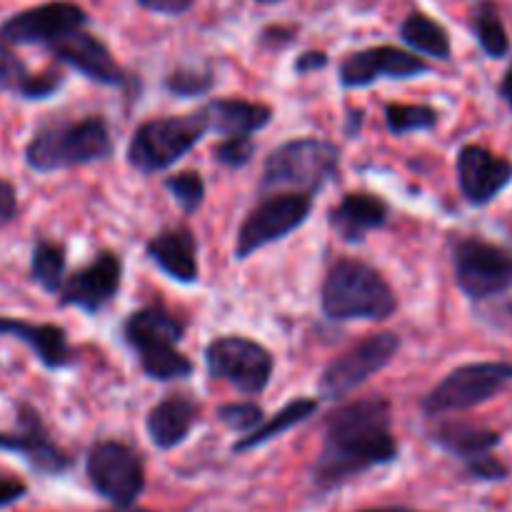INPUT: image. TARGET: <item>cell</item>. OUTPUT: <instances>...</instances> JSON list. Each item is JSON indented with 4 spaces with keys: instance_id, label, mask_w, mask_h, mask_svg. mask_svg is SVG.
<instances>
[{
    "instance_id": "f546056e",
    "label": "cell",
    "mask_w": 512,
    "mask_h": 512,
    "mask_svg": "<svg viewBox=\"0 0 512 512\" xmlns=\"http://www.w3.org/2000/svg\"><path fill=\"white\" fill-rule=\"evenodd\" d=\"M165 188L170 190V195L175 198V203L183 208V213H195V210L203 205L205 198V180L200 173L193 170H185V173L170 175L165 178Z\"/></svg>"
},
{
    "instance_id": "74e56055",
    "label": "cell",
    "mask_w": 512,
    "mask_h": 512,
    "mask_svg": "<svg viewBox=\"0 0 512 512\" xmlns=\"http://www.w3.org/2000/svg\"><path fill=\"white\" fill-rule=\"evenodd\" d=\"M28 495V485L18 478H0V510L20 503Z\"/></svg>"
},
{
    "instance_id": "7a4b0ae2",
    "label": "cell",
    "mask_w": 512,
    "mask_h": 512,
    "mask_svg": "<svg viewBox=\"0 0 512 512\" xmlns=\"http://www.w3.org/2000/svg\"><path fill=\"white\" fill-rule=\"evenodd\" d=\"M323 313L330 320H388L398 310L393 288L373 265L343 258L328 270L323 283Z\"/></svg>"
},
{
    "instance_id": "4dcf8cb0",
    "label": "cell",
    "mask_w": 512,
    "mask_h": 512,
    "mask_svg": "<svg viewBox=\"0 0 512 512\" xmlns=\"http://www.w3.org/2000/svg\"><path fill=\"white\" fill-rule=\"evenodd\" d=\"M33 78L23 60L13 53L8 43L0 40V93H15L23 95L25 85Z\"/></svg>"
},
{
    "instance_id": "ba28073f",
    "label": "cell",
    "mask_w": 512,
    "mask_h": 512,
    "mask_svg": "<svg viewBox=\"0 0 512 512\" xmlns=\"http://www.w3.org/2000/svg\"><path fill=\"white\" fill-rule=\"evenodd\" d=\"M512 383V363H468L455 368L443 383L430 390L423 400L428 415H448L478 408Z\"/></svg>"
},
{
    "instance_id": "cb8c5ba5",
    "label": "cell",
    "mask_w": 512,
    "mask_h": 512,
    "mask_svg": "<svg viewBox=\"0 0 512 512\" xmlns=\"http://www.w3.org/2000/svg\"><path fill=\"white\" fill-rule=\"evenodd\" d=\"M435 443H438L445 453L470 463V460L490 455V450L500 443V435L495 433V430L478 428V425L448 423L440 430H435Z\"/></svg>"
},
{
    "instance_id": "7402d4cb",
    "label": "cell",
    "mask_w": 512,
    "mask_h": 512,
    "mask_svg": "<svg viewBox=\"0 0 512 512\" xmlns=\"http://www.w3.org/2000/svg\"><path fill=\"white\" fill-rule=\"evenodd\" d=\"M198 413V403L188 395H168L165 400H160L148 413V420H145L155 448L173 450L175 445L183 443L190 430H193Z\"/></svg>"
},
{
    "instance_id": "277c9868",
    "label": "cell",
    "mask_w": 512,
    "mask_h": 512,
    "mask_svg": "<svg viewBox=\"0 0 512 512\" xmlns=\"http://www.w3.org/2000/svg\"><path fill=\"white\" fill-rule=\"evenodd\" d=\"M123 335L138 353L140 368L153 380H180L193 373V363L178 350L185 335V325L178 315L155 303L140 308L125 320Z\"/></svg>"
},
{
    "instance_id": "30bf717a",
    "label": "cell",
    "mask_w": 512,
    "mask_h": 512,
    "mask_svg": "<svg viewBox=\"0 0 512 512\" xmlns=\"http://www.w3.org/2000/svg\"><path fill=\"white\" fill-rule=\"evenodd\" d=\"M458 288L473 300H488L512 290V253L480 238H463L453 248Z\"/></svg>"
},
{
    "instance_id": "f1b7e54d",
    "label": "cell",
    "mask_w": 512,
    "mask_h": 512,
    "mask_svg": "<svg viewBox=\"0 0 512 512\" xmlns=\"http://www.w3.org/2000/svg\"><path fill=\"white\" fill-rule=\"evenodd\" d=\"M385 123L393 135L418 133V130H433L438 125V113L430 105H403L393 103L385 108Z\"/></svg>"
},
{
    "instance_id": "d590c367",
    "label": "cell",
    "mask_w": 512,
    "mask_h": 512,
    "mask_svg": "<svg viewBox=\"0 0 512 512\" xmlns=\"http://www.w3.org/2000/svg\"><path fill=\"white\" fill-rule=\"evenodd\" d=\"M468 473L475 480H505L508 478V468H505L500 460L483 455V458H475L468 463Z\"/></svg>"
},
{
    "instance_id": "2e32d148",
    "label": "cell",
    "mask_w": 512,
    "mask_h": 512,
    "mask_svg": "<svg viewBox=\"0 0 512 512\" xmlns=\"http://www.w3.org/2000/svg\"><path fill=\"white\" fill-rule=\"evenodd\" d=\"M123 283V260L115 253H100L88 268L65 280L60 290V305H73L83 313H100L118 295Z\"/></svg>"
},
{
    "instance_id": "f35d334b",
    "label": "cell",
    "mask_w": 512,
    "mask_h": 512,
    "mask_svg": "<svg viewBox=\"0 0 512 512\" xmlns=\"http://www.w3.org/2000/svg\"><path fill=\"white\" fill-rule=\"evenodd\" d=\"M138 3L160 15H180L188 13L195 0H138Z\"/></svg>"
},
{
    "instance_id": "d6a6232c",
    "label": "cell",
    "mask_w": 512,
    "mask_h": 512,
    "mask_svg": "<svg viewBox=\"0 0 512 512\" xmlns=\"http://www.w3.org/2000/svg\"><path fill=\"white\" fill-rule=\"evenodd\" d=\"M218 418L223 420L228 428L240 430V433H253L263 425V410L260 405L255 403H233V405H223L218 410Z\"/></svg>"
},
{
    "instance_id": "83f0119b",
    "label": "cell",
    "mask_w": 512,
    "mask_h": 512,
    "mask_svg": "<svg viewBox=\"0 0 512 512\" xmlns=\"http://www.w3.org/2000/svg\"><path fill=\"white\" fill-rule=\"evenodd\" d=\"M473 30L480 48L485 50V55H490V58H505V55H508V30H505L503 18H500L498 8H495L493 3L485 0V3L478 5V10H475L473 15Z\"/></svg>"
},
{
    "instance_id": "836d02e7",
    "label": "cell",
    "mask_w": 512,
    "mask_h": 512,
    "mask_svg": "<svg viewBox=\"0 0 512 512\" xmlns=\"http://www.w3.org/2000/svg\"><path fill=\"white\" fill-rule=\"evenodd\" d=\"M253 153L255 143L248 135H233V138H225L215 148V163L225 165V168H243V165L250 163Z\"/></svg>"
},
{
    "instance_id": "6da1fadb",
    "label": "cell",
    "mask_w": 512,
    "mask_h": 512,
    "mask_svg": "<svg viewBox=\"0 0 512 512\" xmlns=\"http://www.w3.org/2000/svg\"><path fill=\"white\" fill-rule=\"evenodd\" d=\"M393 405L385 398L348 403L328 415L325 443L315 458L310 478L318 493H330L355 475L390 465L398 458V443L390 433Z\"/></svg>"
},
{
    "instance_id": "ffe728a7",
    "label": "cell",
    "mask_w": 512,
    "mask_h": 512,
    "mask_svg": "<svg viewBox=\"0 0 512 512\" xmlns=\"http://www.w3.org/2000/svg\"><path fill=\"white\" fill-rule=\"evenodd\" d=\"M388 220V203L373 193H348L330 210V228L345 243H360L370 230L383 228Z\"/></svg>"
},
{
    "instance_id": "b9f144b4",
    "label": "cell",
    "mask_w": 512,
    "mask_h": 512,
    "mask_svg": "<svg viewBox=\"0 0 512 512\" xmlns=\"http://www.w3.org/2000/svg\"><path fill=\"white\" fill-rule=\"evenodd\" d=\"M358 512H415V510L400 508V505H393V508H368V510H358Z\"/></svg>"
},
{
    "instance_id": "ac0fdd59",
    "label": "cell",
    "mask_w": 512,
    "mask_h": 512,
    "mask_svg": "<svg viewBox=\"0 0 512 512\" xmlns=\"http://www.w3.org/2000/svg\"><path fill=\"white\" fill-rule=\"evenodd\" d=\"M50 53L60 60V63L70 65L73 70H78L85 78L95 80L100 85H123L125 75L120 70V65L115 63V58L110 55V50L105 48L103 40H98L95 35H90L88 30L80 28L68 33L65 38H60L58 43L50 45Z\"/></svg>"
},
{
    "instance_id": "4316f807",
    "label": "cell",
    "mask_w": 512,
    "mask_h": 512,
    "mask_svg": "<svg viewBox=\"0 0 512 512\" xmlns=\"http://www.w3.org/2000/svg\"><path fill=\"white\" fill-rule=\"evenodd\" d=\"M65 250L63 245L50 240H35L30 253V278L45 290V293H60L65 285Z\"/></svg>"
},
{
    "instance_id": "e575fe53",
    "label": "cell",
    "mask_w": 512,
    "mask_h": 512,
    "mask_svg": "<svg viewBox=\"0 0 512 512\" xmlns=\"http://www.w3.org/2000/svg\"><path fill=\"white\" fill-rule=\"evenodd\" d=\"M63 85V75L55 73V70H48V73H38L28 80L23 95L20 98L25 100H45L53 93H58V88Z\"/></svg>"
},
{
    "instance_id": "ab89813d",
    "label": "cell",
    "mask_w": 512,
    "mask_h": 512,
    "mask_svg": "<svg viewBox=\"0 0 512 512\" xmlns=\"http://www.w3.org/2000/svg\"><path fill=\"white\" fill-rule=\"evenodd\" d=\"M325 65H328V55L318 53V50H308V53H303L298 58L295 70H298L300 75H305V73H313V70L325 68Z\"/></svg>"
},
{
    "instance_id": "5bb4252c",
    "label": "cell",
    "mask_w": 512,
    "mask_h": 512,
    "mask_svg": "<svg viewBox=\"0 0 512 512\" xmlns=\"http://www.w3.org/2000/svg\"><path fill=\"white\" fill-rule=\"evenodd\" d=\"M0 453L23 455L38 475H60L73 465L70 455L50 440L43 420L28 403L18 408V428L13 433H0Z\"/></svg>"
},
{
    "instance_id": "8fae6325",
    "label": "cell",
    "mask_w": 512,
    "mask_h": 512,
    "mask_svg": "<svg viewBox=\"0 0 512 512\" xmlns=\"http://www.w3.org/2000/svg\"><path fill=\"white\" fill-rule=\"evenodd\" d=\"M313 210V198L300 193H278L255 205L243 220L235 243V258L245 260L265 245L278 243L298 230Z\"/></svg>"
},
{
    "instance_id": "9c48e42d",
    "label": "cell",
    "mask_w": 512,
    "mask_h": 512,
    "mask_svg": "<svg viewBox=\"0 0 512 512\" xmlns=\"http://www.w3.org/2000/svg\"><path fill=\"white\" fill-rule=\"evenodd\" d=\"M273 365V355L243 335L215 338L205 350V368L210 378L233 385L245 395L263 393L273 375Z\"/></svg>"
},
{
    "instance_id": "7c38bea8",
    "label": "cell",
    "mask_w": 512,
    "mask_h": 512,
    "mask_svg": "<svg viewBox=\"0 0 512 512\" xmlns=\"http://www.w3.org/2000/svg\"><path fill=\"white\" fill-rule=\"evenodd\" d=\"M400 350V338L395 333H375L360 340L358 345L335 358L320 378V393L328 400H340L368 383L375 373L385 368Z\"/></svg>"
},
{
    "instance_id": "d6986e66",
    "label": "cell",
    "mask_w": 512,
    "mask_h": 512,
    "mask_svg": "<svg viewBox=\"0 0 512 512\" xmlns=\"http://www.w3.org/2000/svg\"><path fill=\"white\" fill-rule=\"evenodd\" d=\"M0 335L15 338L28 345L40 360V365L48 370H60L73 365L75 353L68 345V335L63 328L50 323H28L20 318H0Z\"/></svg>"
},
{
    "instance_id": "52a82bcc",
    "label": "cell",
    "mask_w": 512,
    "mask_h": 512,
    "mask_svg": "<svg viewBox=\"0 0 512 512\" xmlns=\"http://www.w3.org/2000/svg\"><path fill=\"white\" fill-rule=\"evenodd\" d=\"M85 473L95 493L115 508H133L145 490L143 458L120 440H98L88 450Z\"/></svg>"
},
{
    "instance_id": "60d3db41",
    "label": "cell",
    "mask_w": 512,
    "mask_h": 512,
    "mask_svg": "<svg viewBox=\"0 0 512 512\" xmlns=\"http://www.w3.org/2000/svg\"><path fill=\"white\" fill-rule=\"evenodd\" d=\"M500 95H503L505 103H508L512 108V63H510L508 73L503 75V83H500Z\"/></svg>"
},
{
    "instance_id": "9a60e30c",
    "label": "cell",
    "mask_w": 512,
    "mask_h": 512,
    "mask_svg": "<svg viewBox=\"0 0 512 512\" xmlns=\"http://www.w3.org/2000/svg\"><path fill=\"white\" fill-rule=\"evenodd\" d=\"M428 70V63L418 55L393 48V45H380V48L360 50L345 58L340 65V83L343 88H365L375 80H405L428 73Z\"/></svg>"
},
{
    "instance_id": "e0dca14e",
    "label": "cell",
    "mask_w": 512,
    "mask_h": 512,
    "mask_svg": "<svg viewBox=\"0 0 512 512\" xmlns=\"http://www.w3.org/2000/svg\"><path fill=\"white\" fill-rule=\"evenodd\" d=\"M458 183L468 203L488 205L512 183V160L483 145H465L458 153Z\"/></svg>"
},
{
    "instance_id": "44dd1931",
    "label": "cell",
    "mask_w": 512,
    "mask_h": 512,
    "mask_svg": "<svg viewBox=\"0 0 512 512\" xmlns=\"http://www.w3.org/2000/svg\"><path fill=\"white\" fill-rule=\"evenodd\" d=\"M148 255L175 283L190 285L198 280V248L188 228H168L148 243Z\"/></svg>"
},
{
    "instance_id": "1f68e13d",
    "label": "cell",
    "mask_w": 512,
    "mask_h": 512,
    "mask_svg": "<svg viewBox=\"0 0 512 512\" xmlns=\"http://www.w3.org/2000/svg\"><path fill=\"white\" fill-rule=\"evenodd\" d=\"M165 88L178 98H198L213 88V73H208V70H175L165 80Z\"/></svg>"
},
{
    "instance_id": "ee69618b",
    "label": "cell",
    "mask_w": 512,
    "mask_h": 512,
    "mask_svg": "<svg viewBox=\"0 0 512 512\" xmlns=\"http://www.w3.org/2000/svg\"><path fill=\"white\" fill-rule=\"evenodd\" d=\"M258 3H278V0H258Z\"/></svg>"
},
{
    "instance_id": "8992f818",
    "label": "cell",
    "mask_w": 512,
    "mask_h": 512,
    "mask_svg": "<svg viewBox=\"0 0 512 512\" xmlns=\"http://www.w3.org/2000/svg\"><path fill=\"white\" fill-rule=\"evenodd\" d=\"M205 133H210L205 108L198 113L145 120L130 138L128 160L140 173H160L185 158L205 138Z\"/></svg>"
},
{
    "instance_id": "5b68a950",
    "label": "cell",
    "mask_w": 512,
    "mask_h": 512,
    "mask_svg": "<svg viewBox=\"0 0 512 512\" xmlns=\"http://www.w3.org/2000/svg\"><path fill=\"white\" fill-rule=\"evenodd\" d=\"M340 168V150L330 140L295 138L278 145L268 155L263 168L260 190H298L300 195L313 198L335 178Z\"/></svg>"
},
{
    "instance_id": "8d00e7d4",
    "label": "cell",
    "mask_w": 512,
    "mask_h": 512,
    "mask_svg": "<svg viewBox=\"0 0 512 512\" xmlns=\"http://www.w3.org/2000/svg\"><path fill=\"white\" fill-rule=\"evenodd\" d=\"M15 215H18V193H15V185L10 180L0 178V230L8 223H13Z\"/></svg>"
},
{
    "instance_id": "4fadbf2b",
    "label": "cell",
    "mask_w": 512,
    "mask_h": 512,
    "mask_svg": "<svg viewBox=\"0 0 512 512\" xmlns=\"http://www.w3.org/2000/svg\"><path fill=\"white\" fill-rule=\"evenodd\" d=\"M88 23V13L70 0H50L35 8L20 10L0 25V40L8 45H45L50 48L73 30Z\"/></svg>"
},
{
    "instance_id": "d4e9b609",
    "label": "cell",
    "mask_w": 512,
    "mask_h": 512,
    "mask_svg": "<svg viewBox=\"0 0 512 512\" xmlns=\"http://www.w3.org/2000/svg\"><path fill=\"white\" fill-rule=\"evenodd\" d=\"M400 38L410 45L418 53L430 55V58L448 60L453 48H450V35L448 30L440 23H435L433 18H428L425 13H410L408 18L400 25Z\"/></svg>"
},
{
    "instance_id": "484cf974",
    "label": "cell",
    "mask_w": 512,
    "mask_h": 512,
    "mask_svg": "<svg viewBox=\"0 0 512 512\" xmlns=\"http://www.w3.org/2000/svg\"><path fill=\"white\" fill-rule=\"evenodd\" d=\"M315 410H318V403H315V400H305V398L293 400V403L285 405L280 413H275L268 423H263L258 430H253V433H248L245 438H240L233 450L235 453H248V450L258 448V445L268 443V440L278 438V435L288 433V430L295 428V425L313 418Z\"/></svg>"
},
{
    "instance_id": "603a6c76",
    "label": "cell",
    "mask_w": 512,
    "mask_h": 512,
    "mask_svg": "<svg viewBox=\"0 0 512 512\" xmlns=\"http://www.w3.org/2000/svg\"><path fill=\"white\" fill-rule=\"evenodd\" d=\"M210 130L233 138V135H253L263 130L273 118V110L263 103H250L243 98H220L205 105Z\"/></svg>"
},
{
    "instance_id": "3957f363",
    "label": "cell",
    "mask_w": 512,
    "mask_h": 512,
    "mask_svg": "<svg viewBox=\"0 0 512 512\" xmlns=\"http://www.w3.org/2000/svg\"><path fill=\"white\" fill-rule=\"evenodd\" d=\"M113 155V138L103 118L90 115L83 120L53 123L40 128L25 148V163L35 173L75 168L98 163Z\"/></svg>"
},
{
    "instance_id": "7bdbcfd3",
    "label": "cell",
    "mask_w": 512,
    "mask_h": 512,
    "mask_svg": "<svg viewBox=\"0 0 512 512\" xmlns=\"http://www.w3.org/2000/svg\"><path fill=\"white\" fill-rule=\"evenodd\" d=\"M108 512H150V510H145V508H115V510H108Z\"/></svg>"
}]
</instances>
